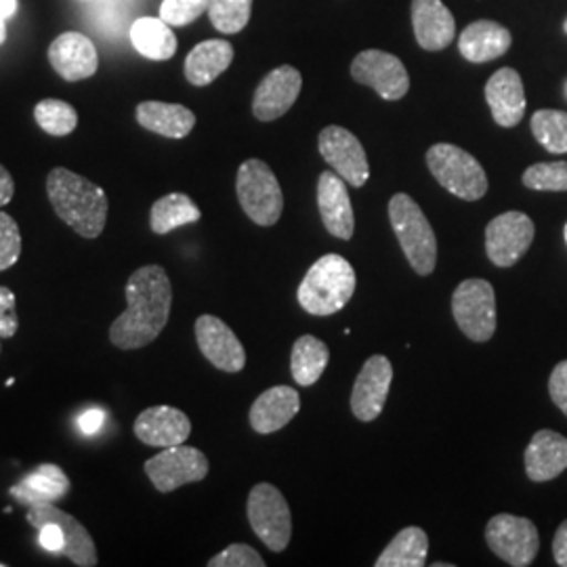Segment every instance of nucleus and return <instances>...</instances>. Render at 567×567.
Masks as SVG:
<instances>
[{
  "instance_id": "nucleus-1",
  "label": "nucleus",
  "mask_w": 567,
  "mask_h": 567,
  "mask_svg": "<svg viewBox=\"0 0 567 567\" xmlns=\"http://www.w3.org/2000/svg\"><path fill=\"white\" fill-rule=\"evenodd\" d=\"M126 309L110 326V341L122 351L154 343L163 332L173 305V288L161 265H145L126 282Z\"/></svg>"
},
{
  "instance_id": "nucleus-2",
  "label": "nucleus",
  "mask_w": 567,
  "mask_h": 567,
  "mask_svg": "<svg viewBox=\"0 0 567 567\" xmlns=\"http://www.w3.org/2000/svg\"><path fill=\"white\" fill-rule=\"evenodd\" d=\"M47 196L55 215L79 236L86 240L102 236L110 203L100 185L58 166L47 177Z\"/></svg>"
},
{
  "instance_id": "nucleus-3",
  "label": "nucleus",
  "mask_w": 567,
  "mask_h": 567,
  "mask_svg": "<svg viewBox=\"0 0 567 567\" xmlns=\"http://www.w3.org/2000/svg\"><path fill=\"white\" fill-rule=\"evenodd\" d=\"M355 269L341 255H324L309 267L299 286V303L311 316H332L355 292Z\"/></svg>"
},
{
  "instance_id": "nucleus-4",
  "label": "nucleus",
  "mask_w": 567,
  "mask_h": 567,
  "mask_svg": "<svg viewBox=\"0 0 567 567\" xmlns=\"http://www.w3.org/2000/svg\"><path fill=\"white\" fill-rule=\"evenodd\" d=\"M389 221L412 269L419 276L433 274L437 264V240L423 208L408 194H395L389 203Z\"/></svg>"
},
{
  "instance_id": "nucleus-5",
  "label": "nucleus",
  "mask_w": 567,
  "mask_h": 567,
  "mask_svg": "<svg viewBox=\"0 0 567 567\" xmlns=\"http://www.w3.org/2000/svg\"><path fill=\"white\" fill-rule=\"evenodd\" d=\"M426 164L431 175L456 198L475 203L486 196V171L465 150L452 143H437L426 152Z\"/></svg>"
},
{
  "instance_id": "nucleus-6",
  "label": "nucleus",
  "mask_w": 567,
  "mask_h": 567,
  "mask_svg": "<svg viewBox=\"0 0 567 567\" xmlns=\"http://www.w3.org/2000/svg\"><path fill=\"white\" fill-rule=\"evenodd\" d=\"M236 192L246 217L252 224L271 227L280 221L284 208L282 187L274 171L264 161L250 158L238 168Z\"/></svg>"
},
{
  "instance_id": "nucleus-7",
  "label": "nucleus",
  "mask_w": 567,
  "mask_h": 567,
  "mask_svg": "<svg viewBox=\"0 0 567 567\" xmlns=\"http://www.w3.org/2000/svg\"><path fill=\"white\" fill-rule=\"evenodd\" d=\"M452 313L466 339L486 343L496 332V295L494 286L471 278L452 295Z\"/></svg>"
},
{
  "instance_id": "nucleus-8",
  "label": "nucleus",
  "mask_w": 567,
  "mask_h": 567,
  "mask_svg": "<svg viewBox=\"0 0 567 567\" xmlns=\"http://www.w3.org/2000/svg\"><path fill=\"white\" fill-rule=\"evenodd\" d=\"M248 522L265 547L282 553L292 536V517L282 492L271 484H257L248 494Z\"/></svg>"
},
{
  "instance_id": "nucleus-9",
  "label": "nucleus",
  "mask_w": 567,
  "mask_h": 567,
  "mask_svg": "<svg viewBox=\"0 0 567 567\" xmlns=\"http://www.w3.org/2000/svg\"><path fill=\"white\" fill-rule=\"evenodd\" d=\"M486 540L489 548L513 567L532 566L540 548L536 526L526 517H515L508 513H501L489 519Z\"/></svg>"
},
{
  "instance_id": "nucleus-10",
  "label": "nucleus",
  "mask_w": 567,
  "mask_h": 567,
  "mask_svg": "<svg viewBox=\"0 0 567 567\" xmlns=\"http://www.w3.org/2000/svg\"><path fill=\"white\" fill-rule=\"evenodd\" d=\"M145 475L158 492L168 494L177 487L203 482L208 475V458L198 447L185 444L163 447L161 454L145 463Z\"/></svg>"
},
{
  "instance_id": "nucleus-11",
  "label": "nucleus",
  "mask_w": 567,
  "mask_h": 567,
  "mask_svg": "<svg viewBox=\"0 0 567 567\" xmlns=\"http://www.w3.org/2000/svg\"><path fill=\"white\" fill-rule=\"evenodd\" d=\"M534 224L526 213L508 210L486 227V252L496 267H513L534 243Z\"/></svg>"
},
{
  "instance_id": "nucleus-12",
  "label": "nucleus",
  "mask_w": 567,
  "mask_h": 567,
  "mask_svg": "<svg viewBox=\"0 0 567 567\" xmlns=\"http://www.w3.org/2000/svg\"><path fill=\"white\" fill-rule=\"evenodd\" d=\"M351 76L360 84L374 89L386 102L402 100L410 89L404 63L379 49L362 51L351 63Z\"/></svg>"
},
{
  "instance_id": "nucleus-13",
  "label": "nucleus",
  "mask_w": 567,
  "mask_h": 567,
  "mask_svg": "<svg viewBox=\"0 0 567 567\" xmlns=\"http://www.w3.org/2000/svg\"><path fill=\"white\" fill-rule=\"evenodd\" d=\"M320 154L332 171L353 187H364L370 166L360 140L343 126H326L320 133Z\"/></svg>"
},
{
  "instance_id": "nucleus-14",
  "label": "nucleus",
  "mask_w": 567,
  "mask_h": 567,
  "mask_svg": "<svg viewBox=\"0 0 567 567\" xmlns=\"http://www.w3.org/2000/svg\"><path fill=\"white\" fill-rule=\"evenodd\" d=\"M28 524L39 529L47 522H55L60 524L63 534H65V548L63 555L79 567L97 566V548L89 534V529L82 526L76 517H72L70 513H65L63 508L55 507V503H39L28 507L25 513Z\"/></svg>"
},
{
  "instance_id": "nucleus-15",
  "label": "nucleus",
  "mask_w": 567,
  "mask_h": 567,
  "mask_svg": "<svg viewBox=\"0 0 567 567\" xmlns=\"http://www.w3.org/2000/svg\"><path fill=\"white\" fill-rule=\"evenodd\" d=\"M393 381V365L385 355H372L362 365L351 391V412L362 423H372L385 408L389 386Z\"/></svg>"
},
{
  "instance_id": "nucleus-16",
  "label": "nucleus",
  "mask_w": 567,
  "mask_h": 567,
  "mask_svg": "<svg viewBox=\"0 0 567 567\" xmlns=\"http://www.w3.org/2000/svg\"><path fill=\"white\" fill-rule=\"evenodd\" d=\"M303 79L301 72L292 65H280L265 76L255 91L252 114L261 122L278 121L284 116L301 93Z\"/></svg>"
},
{
  "instance_id": "nucleus-17",
  "label": "nucleus",
  "mask_w": 567,
  "mask_h": 567,
  "mask_svg": "<svg viewBox=\"0 0 567 567\" xmlns=\"http://www.w3.org/2000/svg\"><path fill=\"white\" fill-rule=\"evenodd\" d=\"M196 341L204 358L217 370L236 374L246 365V351L240 339L215 316H200L196 320Z\"/></svg>"
},
{
  "instance_id": "nucleus-18",
  "label": "nucleus",
  "mask_w": 567,
  "mask_h": 567,
  "mask_svg": "<svg viewBox=\"0 0 567 567\" xmlns=\"http://www.w3.org/2000/svg\"><path fill=\"white\" fill-rule=\"evenodd\" d=\"M49 61L65 82L86 81L100 68L95 44L81 32H63L51 42Z\"/></svg>"
},
{
  "instance_id": "nucleus-19",
  "label": "nucleus",
  "mask_w": 567,
  "mask_h": 567,
  "mask_svg": "<svg viewBox=\"0 0 567 567\" xmlns=\"http://www.w3.org/2000/svg\"><path fill=\"white\" fill-rule=\"evenodd\" d=\"M137 440L152 447H171L185 444L192 423L187 414L173 405H152L143 410L133 426Z\"/></svg>"
},
{
  "instance_id": "nucleus-20",
  "label": "nucleus",
  "mask_w": 567,
  "mask_h": 567,
  "mask_svg": "<svg viewBox=\"0 0 567 567\" xmlns=\"http://www.w3.org/2000/svg\"><path fill=\"white\" fill-rule=\"evenodd\" d=\"M318 206L328 234H332L339 240H351L355 229V217L344 179L334 171H326L320 175Z\"/></svg>"
},
{
  "instance_id": "nucleus-21",
  "label": "nucleus",
  "mask_w": 567,
  "mask_h": 567,
  "mask_svg": "<svg viewBox=\"0 0 567 567\" xmlns=\"http://www.w3.org/2000/svg\"><path fill=\"white\" fill-rule=\"evenodd\" d=\"M486 100L496 124L517 126L526 114V91L522 76L513 68L498 70L486 84Z\"/></svg>"
},
{
  "instance_id": "nucleus-22",
  "label": "nucleus",
  "mask_w": 567,
  "mask_h": 567,
  "mask_svg": "<svg viewBox=\"0 0 567 567\" xmlns=\"http://www.w3.org/2000/svg\"><path fill=\"white\" fill-rule=\"evenodd\" d=\"M412 25L425 51H442L456 37V23L442 0H412Z\"/></svg>"
},
{
  "instance_id": "nucleus-23",
  "label": "nucleus",
  "mask_w": 567,
  "mask_h": 567,
  "mask_svg": "<svg viewBox=\"0 0 567 567\" xmlns=\"http://www.w3.org/2000/svg\"><path fill=\"white\" fill-rule=\"evenodd\" d=\"M299 391L286 385L271 386L264 391L250 408V426L261 435L276 433L288 425L299 414Z\"/></svg>"
},
{
  "instance_id": "nucleus-24",
  "label": "nucleus",
  "mask_w": 567,
  "mask_h": 567,
  "mask_svg": "<svg viewBox=\"0 0 567 567\" xmlns=\"http://www.w3.org/2000/svg\"><path fill=\"white\" fill-rule=\"evenodd\" d=\"M567 468V437L557 431H538L526 450V473L532 482H550Z\"/></svg>"
},
{
  "instance_id": "nucleus-25",
  "label": "nucleus",
  "mask_w": 567,
  "mask_h": 567,
  "mask_svg": "<svg viewBox=\"0 0 567 567\" xmlns=\"http://www.w3.org/2000/svg\"><path fill=\"white\" fill-rule=\"evenodd\" d=\"M9 492L25 508L39 503H58L68 496L70 480L61 466L39 465Z\"/></svg>"
},
{
  "instance_id": "nucleus-26",
  "label": "nucleus",
  "mask_w": 567,
  "mask_h": 567,
  "mask_svg": "<svg viewBox=\"0 0 567 567\" xmlns=\"http://www.w3.org/2000/svg\"><path fill=\"white\" fill-rule=\"evenodd\" d=\"M511 47V32L496 21L480 20L466 25L458 39L461 55L473 63H486L505 55Z\"/></svg>"
},
{
  "instance_id": "nucleus-27",
  "label": "nucleus",
  "mask_w": 567,
  "mask_h": 567,
  "mask_svg": "<svg viewBox=\"0 0 567 567\" xmlns=\"http://www.w3.org/2000/svg\"><path fill=\"white\" fill-rule=\"evenodd\" d=\"M135 116L143 128L168 140L187 137L196 124V114L182 103L143 102Z\"/></svg>"
},
{
  "instance_id": "nucleus-28",
  "label": "nucleus",
  "mask_w": 567,
  "mask_h": 567,
  "mask_svg": "<svg viewBox=\"0 0 567 567\" xmlns=\"http://www.w3.org/2000/svg\"><path fill=\"white\" fill-rule=\"evenodd\" d=\"M234 61V47L227 41H204L196 44L185 60V79L194 86L217 81Z\"/></svg>"
},
{
  "instance_id": "nucleus-29",
  "label": "nucleus",
  "mask_w": 567,
  "mask_h": 567,
  "mask_svg": "<svg viewBox=\"0 0 567 567\" xmlns=\"http://www.w3.org/2000/svg\"><path fill=\"white\" fill-rule=\"evenodd\" d=\"M131 42L143 58L171 60L177 53V37L163 18H140L131 28Z\"/></svg>"
},
{
  "instance_id": "nucleus-30",
  "label": "nucleus",
  "mask_w": 567,
  "mask_h": 567,
  "mask_svg": "<svg viewBox=\"0 0 567 567\" xmlns=\"http://www.w3.org/2000/svg\"><path fill=\"white\" fill-rule=\"evenodd\" d=\"M328 360H330V351L324 341L311 334L297 339L290 355V370H292L295 383L301 386L316 385L324 374Z\"/></svg>"
},
{
  "instance_id": "nucleus-31",
  "label": "nucleus",
  "mask_w": 567,
  "mask_h": 567,
  "mask_svg": "<svg viewBox=\"0 0 567 567\" xmlns=\"http://www.w3.org/2000/svg\"><path fill=\"white\" fill-rule=\"evenodd\" d=\"M200 219V208L185 194H168L156 200L150 210V227L158 236H166L183 225L198 224Z\"/></svg>"
},
{
  "instance_id": "nucleus-32",
  "label": "nucleus",
  "mask_w": 567,
  "mask_h": 567,
  "mask_svg": "<svg viewBox=\"0 0 567 567\" xmlns=\"http://www.w3.org/2000/svg\"><path fill=\"white\" fill-rule=\"evenodd\" d=\"M429 553V538L421 527H405L381 553L377 567H423Z\"/></svg>"
},
{
  "instance_id": "nucleus-33",
  "label": "nucleus",
  "mask_w": 567,
  "mask_h": 567,
  "mask_svg": "<svg viewBox=\"0 0 567 567\" xmlns=\"http://www.w3.org/2000/svg\"><path fill=\"white\" fill-rule=\"evenodd\" d=\"M532 133L550 154H567V112L538 110L532 116Z\"/></svg>"
},
{
  "instance_id": "nucleus-34",
  "label": "nucleus",
  "mask_w": 567,
  "mask_h": 567,
  "mask_svg": "<svg viewBox=\"0 0 567 567\" xmlns=\"http://www.w3.org/2000/svg\"><path fill=\"white\" fill-rule=\"evenodd\" d=\"M34 121L47 135L65 137L79 126V112L68 102L42 100L34 107Z\"/></svg>"
},
{
  "instance_id": "nucleus-35",
  "label": "nucleus",
  "mask_w": 567,
  "mask_h": 567,
  "mask_svg": "<svg viewBox=\"0 0 567 567\" xmlns=\"http://www.w3.org/2000/svg\"><path fill=\"white\" fill-rule=\"evenodd\" d=\"M252 11V0H210L208 18L221 34H238L246 28Z\"/></svg>"
},
{
  "instance_id": "nucleus-36",
  "label": "nucleus",
  "mask_w": 567,
  "mask_h": 567,
  "mask_svg": "<svg viewBox=\"0 0 567 567\" xmlns=\"http://www.w3.org/2000/svg\"><path fill=\"white\" fill-rule=\"evenodd\" d=\"M524 185L536 192H567V163H540L524 173Z\"/></svg>"
},
{
  "instance_id": "nucleus-37",
  "label": "nucleus",
  "mask_w": 567,
  "mask_h": 567,
  "mask_svg": "<svg viewBox=\"0 0 567 567\" xmlns=\"http://www.w3.org/2000/svg\"><path fill=\"white\" fill-rule=\"evenodd\" d=\"M21 234L20 225L7 213L0 210V271H7L9 267L20 261Z\"/></svg>"
},
{
  "instance_id": "nucleus-38",
  "label": "nucleus",
  "mask_w": 567,
  "mask_h": 567,
  "mask_svg": "<svg viewBox=\"0 0 567 567\" xmlns=\"http://www.w3.org/2000/svg\"><path fill=\"white\" fill-rule=\"evenodd\" d=\"M210 0H163L161 18L168 25H187L208 11Z\"/></svg>"
},
{
  "instance_id": "nucleus-39",
  "label": "nucleus",
  "mask_w": 567,
  "mask_h": 567,
  "mask_svg": "<svg viewBox=\"0 0 567 567\" xmlns=\"http://www.w3.org/2000/svg\"><path fill=\"white\" fill-rule=\"evenodd\" d=\"M264 557L248 545L236 543L221 550L219 555H215L208 567H264Z\"/></svg>"
},
{
  "instance_id": "nucleus-40",
  "label": "nucleus",
  "mask_w": 567,
  "mask_h": 567,
  "mask_svg": "<svg viewBox=\"0 0 567 567\" xmlns=\"http://www.w3.org/2000/svg\"><path fill=\"white\" fill-rule=\"evenodd\" d=\"M16 292L7 286H0V339H11L20 330Z\"/></svg>"
},
{
  "instance_id": "nucleus-41",
  "label": "nucleus",
  "mask_w": 567,
  "mask_h": 567,
  "mask_svg": "<svg viewBox=\"0 0 567 567\" xmlns=\"http://www.w3.org/2000/svg\"><path fill=\"white\" fill-rule=\"evenodd\" d=\"M548 393L553 404L557 405L567 416V360L555 365L548 379Z\"/></svg>"
},
{
  "instance_id": "nucleus-42",
  "label": "nucleus",
  "mask_w": 567,
  "mask_h": 567,
  "mask_svg": "<svg viewBox=\"0 0 567 567\" xmlns=\"http://www.w3.org/2000/svg\"><path fill=\"white\" fill-rule=\"evenodd\" d=\"M39 543L44 550L53 553V555H63L65 548V534L61 529L60 524L55 522H47L39 527Z\"/></svg>"
},
{
  "instance_id": "nucleus-43",
  "label": "nucleus",
  "mask_w": 567,
  "mask_h": 567,
  "mask_svg": "<svg viewBox=\"0 0 567 567\" xmlns=\"http://www.w3.org/2000/svg\"><path fill=\"white\" fill-rule=\"evenodd\" d=\"M103 423H105V412L102 408H89L86 412H82L81 419H79L82 433L89 437L97 435L102 431Z\"/></svg>"
},
{
  "instance_id": "nucleus-44",
  "label": "nucleus",
  "mask_w": 567,
  "mask_h": 567,
  "mask_svg": "<svg viewBox=\"0 0 567 567\" xmlns=\"http://www.w3.org/2000/svg\"><path fill=\"white\" fill-rule=\"evenodd\" d=\"M553 555L557 566L567 567V519L559 526L553 540Z\"/></svg>"
},
{
  "instance_id": "nucleus-45",
  "label": "nucleus",
  "mask_w": 567,
  "mask_h": 567,
  "mask_svg": "<svg viewBox=\"0 0 567 567\" xmlns=\"http://www.w3.org/2000/svg\"><path fill=\"white\" fill-rule=\"evenodd\" d=\"M13 194H16V182H13L11 173L0 164V206L11 203Z\"/></svg>"
},
{
  "instance_id": "nucleus-46",
  "label": "nucleus",
  "mask_w": 567,
  "mask_h": 567,
  "mask_svg": "<svg viewBox=\"0 0 567 567\" xmlns=\"http://www.w3.org/2000/svg\"><path fill=\"white\" fill-rule=\"evenodd\" d=\"M18 11V0H0V18L7 21Z\"/></svg>"
},
{
  "instance_id": "nucleus-47",
  "label": "nucleus",
  "mask_w": 567,
  "mask_h": 567,
  "mask_svg": "<svg viewBox=\"0 0 567 567\" xmlns=\"http://www.w3.org/2000/svg\"><path fill=\"white\" fill-rule=\"evenodd\" d=\"M7 41V28H4V20L0 18V44Z\"/></svg>"
},
{
  "instance_id": "nucleus-48",
  "label": "nucleus",
  "mask_w": 567,
  "mask_h": 567,
  "mask_svg": "<svg viewBox=\"0 0 567 567\" xmlns=\"http://www.w3.org/2000/svg\"><path fill=\"white\" fill-rule=\"evenodd\" d=\"M564 236H566V244H567V224H566V229H564Z\"/></svg>"
},
{
  "instance_id": "nucleus-49",
  "label": "nucleus",
  "mask_w": 567,
  "mask_h": 567,
  "mask_svg": "<svg viewBox=\"0 0 567 567\" xmlns=\"http://www.w3.org/2000/svg\"><path fill=\"white\" fill-rule=\"evenodd\" d=\"M564 30H566V34H567V20H566V23H564Z\"/></svg>"
},
{
  "instance_id": "nucleus-50",
  "label": "nucleus",
  "mask_w": 567,
  "mask_h": 567,
  "mask_svg": "<svg viewBox=\"0 0 567 567\" xmlns=\"http://www.w3.org/2000/svg\"><path fill=\"white\" fill-rule=\"evenodd\" d=\"M566 97H567V82H566Z\"/></svg>"
},
{
  "instance_id": "nucleus-51",
  "label": "nucleus",
  "mask_w": 567,
  "mask_h": 567,
  "mask_svg": "<svg viewBox=\"0 0 567 567\" xmlns=\"http://www.w3.org/2000/svg\"><path fill=\"white\" fill-rule=\"evenodd\" d=\"M0 567H4V564H0Z\"/></svg>"
}]
</instances>
